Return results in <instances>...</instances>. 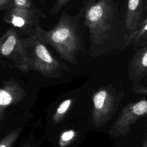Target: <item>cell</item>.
Segmentation results:
<instances>
[{
    "label": "cell",
    "mask_w": 147,
    "mask_h": 147,
    "mask_svg": "<svg viewBox=\"0 0 147 147\" xmlns=\"http://www.w3.org/2000/svg\"><path fill=\"white\" fill-rule=\"evenodd\" d=\"M46 17L42 10L33 5L29 7L13 6L5 13L2 20L11 25L18 33L21 32L30 37L39 25L40 20Z\"/></svg>",
    "instance_id": "5b68a950"
},
{
    "label": "cell",
    "mask_w": 147,
    "mask_h": 147,
    "mask_svg": "<svg viewBox=\"0 0 147 147\" xmlns=\"http://www.w3.org/2000/svg\"><path fill=\"white\" fill-rule=\"evenodd\" d=\"M66 5V0H56L51 9V14L52 15L57 14Z\"/></svg>",
    "instance_id": "9a60e30c"
},
{
    "label": "cell",
    "mask_w": 147,
    "mask_h": 147,
    "mask_svg": "<svg viewBox=\"0 0 147 147\" xmlns=\"http://www.w3.org/2000/svg\"><path fill=\"white\" fill-rule=\"evenodd\" d=\"M23 147H31V146H30V145L29 144H26Z\"/></svg>",
    "instance_id": "ac0fdd59"
},
{
    "label": "cell",
    "mask_w": 147,
    "mask_h": 147,
    "mask_svg": "<svg viewBox=\"0 0 147 147\" xmlns=\"http://www.w3.org/2000/svg\"><path fill=\"white\" fill-rule=\"evenodd\" d=\"M129 74L135 76H139L146 73L147 70V45L136 50L131 59L129 67Z\"/></svg>",
    "instance_id": "30bf717a"
},
{
    "label": "cell",
    "mask_w": 147,
    "mask_h": 147,
    "mask_svg": "<svg viewBox=\"0 0 147 147\" xmlns=\"http://www.w3.org/2000/svg\"><path fill=\"white\" fill-rule=\"evenodd\" d=\"M26 47L30 70L37 71L45 76L58 77L62 66L59 60L40 40L28 37Z\"/></svg>",
    "instance_id": "3957f363"
},
{
    "label": "cell",
    "mask_w": 147,
    "mask_h": 147,
    "mask_svg": "<svg viewBox=\"0 0 147 147\" xmlns=\"http://www.w3.org/2000/svg\"><path fill=\"white\" fill-rule=\"evenodd\" d=\"M2 85L0 87V122L4 118L6 108L20 102L26 95L24 88L13 79L3 81Z\"/></svg>",
    "instance_id": "9c48e42d"
},
{
    "label": "cell",
    "mask_w": 147,
    "mask_h": 147,
    "mask_svg": "<svg viewBox=\"0 0 147 147\" xmlns=\"http://www.w3.org/2000/svg\"><path fill=\"white\" fill-rule=\"evenodd\" d=\"M21 131L20 127L14 129L0 141V147H12Z\"/></svg>",
    "instance_id": "4fadbf2b"
},
{
    "label": "cell",
    "mask_w": 147,
    "mask_h": 147,
    "mask_svg": "<svg viewBox=\"0 0 147 147\" xmlns=\"http://www.w3.org/2000/svg\"><path fill=\"white\" fill-rule=\"evenodd\" d=\"M14 6V0H0V11L9 10Z\"/></svg>",
    "instance_id": "e0dca14e"
},
{
    "label": "cell",
    "mask_w": 147,
    "mask_h": 147,
    "mask_svg": "<svg viewBox=\"0 0 147 147\" xmlns=\"http://www.w3.org/2000/svg\"><path fill=\"white\" fill-rule=\"evenodd\" d=\"M119 98L113 90L108 87L101 88L94 95V107L91 112V121L95 127H100L113 117L117 107Z\"/></svg>",
    "instance_id": "8992f818"
},
{
    "label": "cell",
    "mask_w": 147,
    "mask_h": 147,
    "mask_svg": "<svg viewBox=\"0 0 147 147\" xmlns=\"http://www.w3.org/2000/svg\"><path fill=\"white\" fill-rule=\"evenodd\" d=\"M131 44L134 50L147 45V17L141 22L131 38Z\"/></svg>",
    "instance_id": "8fae6325"
},
{
    "label": "cell",
    "mask_w": 147,
    "mask_h": 147,
    "mask_svg": "<svg viewBox=\"0 0 147 147\" xmlns=\"http://www.w3.org/2000/svg\"><path fill=\"white\" fill-rule=\"evenodd\" d=\"M80 13L71 15L63 11L56 25L45 30L38 25L30 37L51 47L67 63L77 64V57L85 51L84 30Z\"/></svg>",
    "instance_id": "7a4b0ae2"
},
{
    "label": "cell",
    "mask_w": 147,
    "mask_h": 147,
    "mask_svg": "<svg viewBox=\"0 0 147 147\" xmlns=\"http://www.w3.org/2000/svg\"><path fill=\"white\" fill-rule=\"evenodd\" d=\"M79 12L82 24L88 30L92 55L122 51L131 44L119 1L85 0Z\"/></svg>",
    "instance_id": "6da1fadb"
},
{
    "label": "cell",
    "mask_w": 147,
    "mask_h": 147,
    "mask_svg": "<svg viewBox=\"0 0 147 147\" xmlns=\"http://www.w3.org/2000/svg\"><path fill=\"white\" fill-rule=\"evenodd\" d=\"M147 112V102L145 99L127 105L121 110L117 119L109 130L113 138L126 136L131 130V126Z\"/></svg>",
    "instance_id": "52a82bcc"
},
{
    "label": "cell",
    "mask_w": 147,
    "mask_h": 147,
    "mask_svg": "<svg viewBox=\"0 0 147 147\" xmlns=\"http://www.w3.org/2000/svg\"><path fill=\"white\" fill-rule=\"evenodd\" d=\"M125 26L131 37L133 33L147 17V0H126L121 7Z\"/></svg>",
    "instance_id": "ba28073f"
},
{
    "label": "cell",
    "mask_w": 147,
    "mask_h": 147,
    "mask_svg": "<svg viewBox=\"0 0 147 147\" xmlns=\"http://www.w3.org/2000/svg\"><path fill=\"white\" fill-rule=\"evenodd\" d=\"M75 136V132L72 130H67L63 133L61 135L60 140V144L61 146H64L68 144Z\"/></svg>",
    "instance_id": "5bb4252c"
},
{
    "label": "cell",
    "mask_w": 147,
    "mask_h": 147,
    "mask_svg": "<svg viewBox=\"0 0 147 147\" xmlns=\"http://www.w3.org/2000/svg\"><path fill=\"white\" fill-rule=\"evenodd\" d=\"M0 55L14 62L19 70L30 71L26 38L21 37L13 27L0 37Z\"/></svg>",
    "instance_id": "277c9868"
},
{
    "label": "cell",
    "mask_w": 147,
    "mask_h": 147,
    "mask_svg": "<svg viewBox=\"0 0 147 147\" xmlns=\"http://www.w3.org/2000/svg\"><path fill=\"white\" fill-rule=\"evenodd\" d=\"M33 5V0H14V6L29 7Z\"/></svg>",
    "instance_id": "2e32d148"
},
{
    "label": "cell",
    "mask_w": 147,
    "mask_h": 147,
    "mask_svg": "<svg viewBox=\"0 0 147 147\" xmlns=\"http://www.w3.org/2000/svg\"><path fill=\"white\" fill-rule=\"evenodd\" d=\"M143 147H147V144H146V141H145Z\"/></svg>",
    "instance_id": "d6986e66"
},
{
    "label": "cell",
    "mask_w": 147,
    "mask_h": 147,
    "mask_svg": "<svg viewBox=\"0 0 147 147\" xmlns=\"http://www.w3.org/2000/svg\"><path fill=\"white\" fill-rule=\"evenodd\" d=\"M71 102L72 100L68 99L60 103L52 117V121L54 125H56L63 119L66 113L69 110L71 105Z\"/></svg>",
    "instance_id": "7c38bea8"
}]
</instances>
